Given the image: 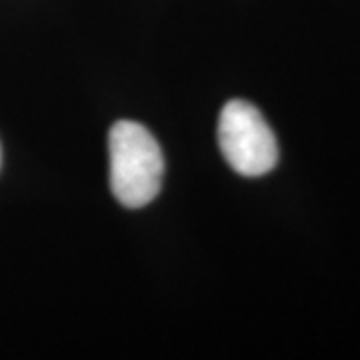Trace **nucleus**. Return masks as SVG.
Instances as JSON below:
<instances>
[{
    "instance_id": "nucleus-1",
    "label": "nucleus",
    "mask_w": 360,
    "mask_h": 360,
    "mask_svg": "<svg viewBox=\"0 0 360 360\" xmlns=\"http://www.w3.org/2000/svg\"><path fill=\"white\" fill-rule=\"evenodd\" d=\"M110 188L127 208H141L160 193L165 156L156 139L139 122L120 120L110 129Z\"/></svg>"
},
{
    "instance_id": "nucleus-3",
    "label": "nucleus",
    "mask_w": 360,
    "mask_h": 360,
    "mask_svg": "<svg viewBox=\"0 0 360 360\" xmlns=\"http://www.w3.org/2000/svg\"><path fill=\"white\" fill-rule=\"evenodd\" d=\"M0 165H2V148H0Z\"/></svg>"
},
{
    "instance_id": "nucleus-2",
    "label": "nucleus",
    "mask_w": 360,
    "mask_h": 360,
    "mask_svg": "<svg viewBox=\"0 0 360 360\" xmlns=\"http://www.w3.org/2000/svg\"><path fill=\"white\" fill-rule=\"evenodd\" d=\"M219 144L226 162L243 176H262L278 162V142L264 116L246 101L224 104L219 118Z\"/></svg>"
}]
</instances>
